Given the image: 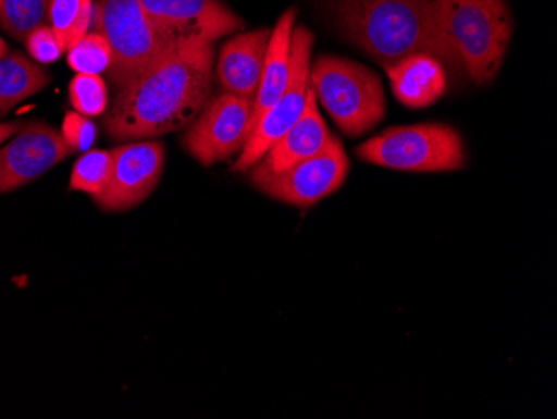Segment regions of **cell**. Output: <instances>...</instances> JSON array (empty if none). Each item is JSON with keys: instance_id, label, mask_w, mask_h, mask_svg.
<instances>
[{"instance_id": "obj_1", "label": "cell", "mask_w": 557, "mask_h": 419, "mask_svg": "<svg viewBox=\"0 0 557 419\" xmlns=\"http://www.w3.org/2000/svg\"><path fill=\"white\" fill-rule=\"evenodd\" d=\"M214 44L184 47L119 90L104 119L115 140H146L184 130L206 108L214 83Z\"/></svg>"}, {"instance_id": "obj_2", "label": "cell", "mask_w": 557, "mask_h": 419, "mask_svg": "<svg viewBox=\"0 0 557 419\" xmlns=\"http://www.w3.org/2000/svg\"><path fill=\"white\" fill-rule=\"evenodd\" d=\"M347 39L384 69L414 54L433 56L447 74H465L441 29L433 0H337Z\"/></svg>"}, {"instance_id": "obj_3", "label": "cell", "mask_w": 557, "mask_h": 419, "mask_svg": "<svg viewBox=\"0 0 557 419\" xmlns=\"http://www.w3.org/2000/svg\"><path fill=\"white\" fill-rule=\"evenodd\" d=\"M444 36L458 54L466 76L479 86L493 83L512 36L506 0H433Z\"/></svg>"}, {"instance_id": "obj_4", "label": "cell", "mask_w": 557, "mask_h": 419, "mask_svg": "<svg viewBox=\"0 0 557 419\" xmlns=\"http://www.w3.org/2000/svg\"><path fill=\"white\" fill-rule=\"evenodd\" d=\"M90 29L104 36L111 47L108 74L119 90L172 52L184 49L150 21L139 0H94Z\"/></svg>"}, {"instance_id": "obj_5", "label": "cell", "mask_w": 557, "mask_h": 419, "mask_svg": "<svg viewBox=\"0 0 557 419\" xmlns=\"http://www.w3.org/2000/svg\"><path fill=\"white\" fill-rule=\"evenodd\" d=\"M311 87L344 136H364L386 118L383 81L368 65L321 56L311 65Z\"/></svg>"}, {"instance_id": "obj_6", "label": "cell", "mask_w": 557, "mask_h": 419, "mask_svg": "<svg viewBox=\"0 0 557 419\" xmlns=\"http://www.w3.org/2000/svg\"><path fill=\"white\" fill-rule=\"evenodd\" d=\"M359 159L408 172H449L468 165L461 134L447 124L425 122L389 127L358 147Z\"/></svg>"}, {"instance_id": "obj_7", "label": "cell", "mask_w": 557, "mask_h": 419, "mask_svg": "<svg viewBox=\"0 0 557 419\" xmlns=\"http://www.w3.org/2000/svg\"><path fill=\"white\" fill-rule=\"evenodd\" d=\"M314 34L308 27H294L290 39L289 77L277 101L264 112L255 131L244 144L239 158L234 162V172H246L255 168L265 152L277 143L308 104L311 90V56Z\"/></svg>"}, {"instance_id": "obj_8", "label": "cell", "mask_w": 557, "mask_h": 419, "mask_svg": "<svg viewBox=\"0 0 557 419\" xmlns=\"http://www.w3.org/2000/svg\"><path fill=\"white\" fill-rule=\"evenodd\" d=\"M250 181L265 196L284 205L309 208L339 190L349 174V158L336 136L311 158L296 162L281 172H269L255 165Z\"/></svg>"}, {"instance_id": "obj_9", "label": "cell", "mask_w": 557, "mask_h": 419, "mask_svg": "<svg viewBox=\"0 0 557 419\" xmlns=\"http://www.w3.org/2000/svg\"><path fill=\"white\" fill-rule=\"evenodd\" d=\"M252 99L222 93L209 99L183 139L184 149L202 165L227 161L250 136Z\"/></svg>"}, {"instance_id": "obj_10", "label": "cell", "mask_w": 557, "mask_h": 419, "mask_svg": "<svg viewBox=\"0 0 557 419\" xmlns=\"http://www.w3.org/2000/svg\"><path fill=\"white\" fill-rule=\"evenodd\" d=\"M156 26L177 46L214 44L244 29L243 19L222 0H139Z\"/></svg>"}, {"instance_id": "obj_11", "label": "cell", "mask_w": 557, "mask_h": 419, "mask_svg": "<svg viewBox=\"0 0 557 419\" xmlns=\"http://www.w3.org/2000/svg\"><path fill=\"white\" fill-rule=\"evenodd\" d=\"M112 171L104 190L94 199L106 211H127L154 193L164 171V144L139 140L112 149Z\"/></svg>"}, {"instance_id": "obj_12", "label": "cell", "mask_w": 557, "mask_h": 419, "mask_svg": "<svg viewBox=\"0 0 557 419\" xmlns=\"http://www.w3.org/2000/svg\"><path fill=\"white\" fill-rule=\"evenodd\" d=\"M71 155L61 131L46 122L25 124L5 146H0V194L39 180Z\"/></svg>"}, {"instance_id": "obj_13", "label": "cell", "mask_w": 557, "mask_h": 419, "mask_svg": "<svg viewBox=\"0 0 557 419\" xmlns=\"http://www.w3.org/2000/svg\"><path fill=\"white\" fill-rule=\"evenodd\" d=\"M271 36L272 29L262 27V29L239 34L222 46L215 76L224 93L255 101L261 84L265 58H268Z\"/></svg>"}, {"instance_id": "obj_14", "label": "cell", "mask_w": 557, "mask_h": 419, "mask_svg": "<svg viewBox=\"0 0 557 419\" xmlns=\"http://www.w3.org/2000/svg\"><path fill=\"white\" fill-rule=\"evenodd\" d=\"M386 72L397 101L409 109L434 104L447 89V69L433 56H409L386 67Z\"/></svg>"}, {"instance_id": "obj_15", "label": "cell", "mask_w": 557, "mask_h": 419, "mask_svg": "<svg viewBox=\"0 0 557 419\" xmlns=\"http://www.w3.org/2000/svg\"><path fill=\"white\" fill-rule=\"evenodd\" d=\"M331 136L333 134L329 133L327 124L319 112V102L311 87L302 115L256 165L269 172L284 171L321 152Z\"/></svg>"}, {"instance_id": "obj_16", "label": "cell", "mask_w": 557, "mask_h": 419, "mask_svg": "<svg viewBox=\"0 0 557 419\" xmlns=\"http://www.w3.org/2000/svg\"><path fill=\"white\" fill-rule=\"evenodd\" d=\"M296 9H287L277 19V24L272 29L261 84H259L255 106H252L250 134L255 131L259 119L277 101L278 96L283 94L284 87H286L287 77H289L290 39H293V30L296 27Z\"/></svg>"}, {"instance_id": "obj_17", "label": "cell", "mask_w": 557, "mask_h": 419, "mask_svg": "<svg viewBox=\"0 0 557 419\" xmlns=\"http://www.w3.org/2000/svg\"><path fill=\"white\" fill-rule=\"evenodd\" d=\"M49 83V72L22 52H9L0 58V118Z\"/></svg>"}, {"instance_id": "obj_18", "label": "cell", "mask_w": 557, "mask_h": 419, "mask_svg": "<svg viewBox=\"0 0 557 419\" xmlns=\"http://www.w3.org/2000/svg\"><path fill=\"white\" fill-rule=\"evenodd\" d=\"M92 0H54L50 5L49 26L64 52L89 34L92 26Z\"/></svg>"}, {"instance_id": "obj_19", "label": "cell", "mask_w": 557, "mask_h": 419, "mask_svg": "<svg viewBox=\"0 0 557 419\" xmlns=\"http://www.w3.org/2000/svg\"><path fill=\"white\" fill-rule=\"evenodd\" d=\"M52 2L54 0H4L0 8V27L15 40H25L37 27L49 26Z\"/></svg>"}, {"instance_id": "obj_20", "label": "cell", "mask_w": 557, "mask_h": 419, "mask_svg": "<svg viewBox=\"0 0 557 419\" xmlns=\"http://www.w3.org/2000/svg\"><path fill=\"white\" fill-rule=\"evenodd\" d=\"M111 151L94 149V151L84 152L72 169L71 189L89 194L92 199H96L104 190L111 177Z\"/></svg>"}, {"instance_id": "obj_21", "label": "cell", "mask_w": 557, "mask_h": 419, "mask_svg": "<svg viewBox=\"0 0 557 419\" xmlns=\"http://www.w3.org/2000/svg\"><path fill=\"white\" fill-rule=\"evenodd\" d=\"M111 47L104 36L89 33L67 51V62L77 74H100L111 67Z\"/></svg>"}, {"instance_id": "obj_22", "label": "cell", "mask_w": 557, "mask_h": 419, "mask_svg": "<svg viewBox=\"0 0 557 419\" xmlns=\"http://www.w3.org/2000/svg\"><path fill=\"white\" fill-rule=\"evenodd\" d=\"M71 104L87 118L104 114L109 106V90L99 74H77L69 87Z\"/></svg>"}, {"instance_id": "obj_23", "label": "cell", "mask_w": 557, "mask_h": 419, "mask_svg": "<svg viewBox=\"0 0 557 419\" xmlns=\"http://www.w3.org/2000/svg\"><path fill=\"white\" fill-rule=\"evenodd\" d=\"M62 139L72 152H87L97 139V126L87 115L67 112L62 122Z\"/></svg>"}, {"instance_id": "obj_24", "label": "cell", "mask_w": 557, "mask_h": 419, "mask_svg": "<svg viewBox=\"0 0 557 419\" xmlns=\"http://www.w3.org/2000/svg\"><path fill=\"white\" fill-rule=\"evenodd\" d=\"M24 42L30 58L40 64L55 62L64 54V49L50 26L37 27L29 36L25 37Z\"/></svg>"}, {"instance_id": "obj_25", "label": "cell", "mask_w": 557, "mask_h": 419, "mask_svg": "<svg viewBox=\"0 0 557 419\" xmlns=\"http://www.w3.org/2000/svg\"><path fill=\"white\" fill-rule=\"evenodd\" d=\"M21 127L22 124H18V122H0V146L15 136Z\"/></svg>"}, {"instance_id": "obj_26", "label": "cell", "mask_w": 557, "mask_h": 419, "mask_svg": "<svg viewBox=\"0 0 557 419\" xmlns=\"http://www.w3.org/2000/svg\"><path fill=\"white\" fill-rule=\"evenodd\" d=\"M9 54V46L8 42H4V39L0 37V58H4V56Z\"/></svg>"}, {"instance_id": "obj_27", "label": "cell", "mask_w": 557, "mask_h": 419, "mask_svg": "<svg viewBox=\"0 0 557 419\" xmlns=\"http://www.w3.org/2000/svg\"><path fill=\"white\" fill-rule=\"evenodd\" d=\"M2 4H4V0H0V8H2Z\"/></svg>"}]
</instances>
